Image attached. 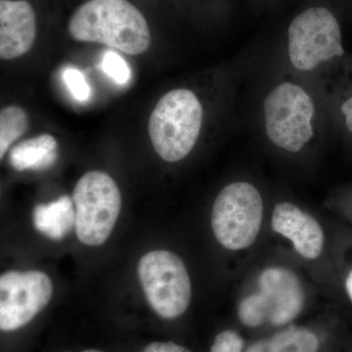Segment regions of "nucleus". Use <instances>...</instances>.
<instances>
[{"label":"nucleus","mask_w":352,"mask_h":352,"mask_svg":"<svg viewBox=\"0 0 352 352\" xmlns=\"http://www.w3.org/2000/svg\"><path fill=\"white\" fill-rule=\"evenodd\" d=\"M318 338L305 328L291 327L254 342L245 352H317Z\"/></svg>","instance_id":"nucleus-14"},{"label":"nucleus","mask_w":352,"mask_h":352,"mask_svg":"<svg viewBox=\"0 0 352 352\" xmlns=\"http://www.w3.org/2000/svg\"><path fill=\"white\" fill-rule=\"evenodd\" d=\"M342 112L346 116L347 129L352 133V97L342 104Z\"/></svg>","instance_id":"nucleus-20"},{"label":"nucleus","mask_w":352,"mask_h":352,"mask_svg":"<svg viewBox=\"0 0 352 352\" xmlns=\"http://www.w3.org/2000/svg\"><path fill=\"white\" fill-rule=\"evenodd\" d=\"M57 159V140L48 133L22 141L13 147L9 157L11 166L17 171L46 170Z\"/></svg>","instance_id":"nucleus-12"},{"label":"nucleus","mask_w":352,"mask_h":352,"mask_svg":"<svg viewBox=\"0 0 352 352\" xmlns=\"http://www.w3.org/2000/svg\"><path fill=\"white\" fill-rule=\"evenodd\" d=\"M102 69L117 85H124L131 80V67L116 51H106L102 61Z\"/></svg>","instance_id":"nucleus-16"},{"label":"nucleus","mask_w":352,"mask_h":352,"mask_svg":"<svg viewBox=\"0 0 352 352\" xmlns=\"http://www.w3.org/2000/svg\"><path fill=\"white\" fill-rule=\"evenodd\" d=\"M288 38L289 60L300 71H311L344 53L339 22L324 7H310L298 14L289 25Z\"/></svg>","instance_id":"nucleus-8"},{"label":"nucleus","mask_w":352,"mask_h":352,"mask_svg":"<svg viewBox=\"0 0 352 352\" xmlns=\"http://www.w3.org/2000/svg\"><path fill=\"white\" fill-rule=\"evenodd\" d=\"M36 21L34 8L25 0H0V57L23 56L34 45Z\"/></svg>","instance_id":"nucleus-10"},{"label":"nucleus","mask_w":352,"mask_h":352,"mask_svg":"<svg viewBox=\"0 0 352 352\" xmlns=\"http://www.w3.org/2000/svg\"><path fill=\"white\" fill-rule=\"evenodd\" d=\"M29 117L20 106L10 105L0 113V157L6 156L11 145L29 131Z\"/></svg>","instance_id":"nucleus-15"},{"label":"nucleus","mask_w":352,"mask_h":352,"mask_svg":"<svg viewBox=\"0 0 352 352\" xmlns=\"http://www.w3.org/2000/svg\"><path fill=\"white\" fill-rule=\"evenodd\" d=\"M63 80L69 94L78 102H87L91 96V88L80 69L68 67L64 69Z\"/></svg>","instance_id":"nucleus-17"},{"label":"nucleus","mask_w":352,"mask_h":352,"mask_svg":"<svg viewBox=\"0 0 352 352\" xmlns=\"http://www.w3.org/2000/svg\"><path fill=\"white\" fill-rule=\"evenodd\" d=\"M142 352H191L175 342H152Z\"/></svg>","instance_id":"nucleus-19"},{"label":"nucleus","mask_w":352,"mask_h":352,"mask_svg":"<svg viewBox=\"0 0 352 352\" xmlns=\"http://www.w3.org/2000/svg\"><path fill=\"white\" fill-rule=\"evenodd\" d=\"M83 352H103V351H97V349H87V351H85Z\"/></svg>","instance_id":"nucleus-22"},{"label":"nucleus","mask_w":352,"mask_h":352,"mask_svg":"<svg viewBox=\"0 0 352 352\" xmlns=\"http://www.w3.org/2000/svg\"><path fill=\"white\" fill-rule=\"evenodd\" d=\"M75 41L97 43L129 55L146 52L151 32L143 14L127 0H88L68 24Z\"/></svg>","instance_id":"nucleus-1"},{"label":"nucleus","mask_w":352,"mask_h":352,"mask_svg":"<svg viewBox=\"0 0 352 352\" xmlns=\"http://www.w3.org/2000/svg\"><path fill=\"white\" fill-rule=\"evenodd\" d=\"M76 233L82 244H104L112 233L122 208V196L115 180L103 171L85 173L73 192Z\"/></svg>","instance_id":"nucleus-3"},{"label":"nucleus","mask_w":352,"mask_h":352,"mask_svg":"<svg viewBox=\"0 0 352 352\" xmlns=\"http://www.w3.org/2000/svg\"><path fill=\"white\" fill-rule=\"evenodd\" d=\"M305 302L302 282L293 271L267 268L258 278V292L241 302L238 315L247 327L284 326L300 314Z\"/></svg>","instance_id":"nucleus-5"},{"label":"nucleus","mask_w":352,"mask_h":352,"mask_svg":"<svg viewBox=\"0 0 352 352\" xmlns=\"http://www.w3.org/2000/svg\"><path fill=\"white\" fill-rule=\"evenodd\" d=\"M346 289L347 295L349 296V300H351L352 302V270L346 278Z\"/></svg>","instance_id":"nucleus-21"},{"label":"nucleus","mask_w":352,"mask_h":352,"mask_svg":"<svg viewBox=\"0 0 352 352\" xmlns=\"http://www.w3.org/2000/svg\"><path fill=\"white\" fill-rule=\"evenodd\" d=\"M36 230L51 240L64 239L76 226V208L73 199L62 196L47 205L36 206L34 210Z\"/></svg>","instance_id":"nucleus-13"},{"label":"nucleus","mask_w":352,"mask_h":352,"mask_svg":"<svg viewBox=\"0 0 352 352\" xmlns=\"http://www.w3.org/2000/svg\"><path fill=\"white\" fill-rule=\"evenodd\" d=\"M244 340L234 331H223L217 336L210 352H243Z\"/></svg>","instance_id":"nucleus-18"},{"label":"nucleus","mask_w":352,"mask_h":352,"mask_svg":"<svg viewBox=\"0 0 352 352\" xmlns=\"http://www.w3.org/2000/svg\"><path fill=\"white\" fill-rule=\"evenodd\" d=\"M272 228L293 243L302 258L316 259L323 251L324 232L311 215L291 203L277 204L273 210Z\"/></svg>","instance_id":"nucleus-11"},{"label":"nucleus","mask_w":352,"mask_h":352,"mask_svg":"<svg viewBox=\"0 0 352 352\" xmlns=\"http://www.w3.org/2000/svg\"><path fill=\"white\" fill-rule=\"evenodd\" d=\"M263 217V201L258 190L251 183H231L215 199L212 231L220 245L240 251L256 242Z\"/></svg>","instance_id":"nucleus-4"},{"label":"nucleus","mask_w":352,"mask_h":352,"mask_svg":"<svg viewBox=\"0 0 352 352\" xmlns=\"http://www.w3.org/2000/svg\"><path fill=\"white\" fill-rule=\"evenodd\" d=\"M138 278L148 302L159 316H182L191 302V281L182 258L168 251L146 254L138 263Z\"/></svg>","instance_id":"nucleus-6"},{"label":"nucleus","mask_w":352,"mask_h":352,"mask_svg":"<svg viewBox=\"0 0 352 352\" xmlns=\"http://www.w3.org/2000/svg\"><path fill=\"white\" fill-rule=\"evenodd\" d=\"M52 294V282L43 271L3 273L0 277L1 331L24 327L48 305Z\"/></svg>","instance_id":"nucleus-9"},{"label":"nucleus","mask_w":352,"mask_h":352,"mask_svg":"<svg viewBox=\"0 0 352 352\" xmlns=\"http://www.w3.org/2000/svg\"><path fill=\"white\" fill-rule=\"evenodd\" d=\"M203 124V107L192 90L179 88L164 94L149 120L150 139L164 161L176 163L196 145Z\"/></svg>","instance_id":"nucleus-2"},{"label":"nucleus","mask_w":352,"mask_h":352,"mask_svg":"<svg viewBox=\"0 0 352 352\" xmlns=\"http://www.w3.org/2000/svg\"><path fill=\"white\" fill-rule=\"evenodd\" d=\"M263 109L266 133L278 147L296 153L314 136V103L298 85H278L266 97Z\"/></svg>","instance_id":"nucleus-7"}]
</instances>
